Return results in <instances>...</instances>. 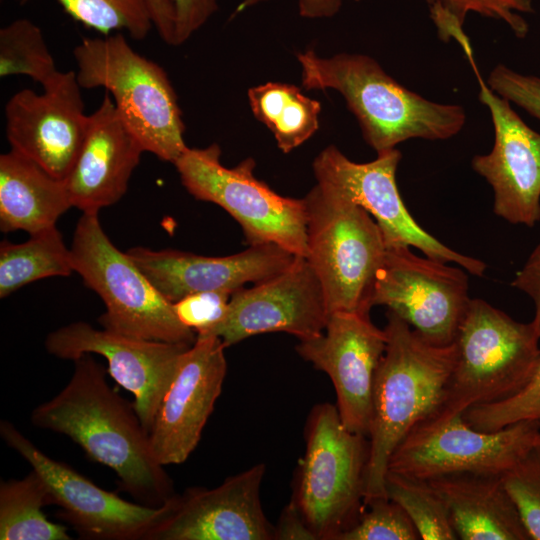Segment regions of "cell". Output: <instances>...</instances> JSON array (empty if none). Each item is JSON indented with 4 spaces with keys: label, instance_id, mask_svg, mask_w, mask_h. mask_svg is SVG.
Returning <instances> with one entry per match:
<instances>
[{
    "label": "cell",
    "instance_id": "obj_22",
    "mask_svg": "<svg viewBox=\"0 0 540 540\" xmlns=\"http://www.w3.org/2000/svg\"><path fill=\"white\" fill-rule=\"evenodd\" d=\"M143 152L106 92L99 107L88 116L81 150L65 180L72 206L83 213H98L118 202Z\"/></svg>",
    "mask_w": 540,
    "mask_h": 540
},
{
    "label": "cell",
    "instance_id": "obj_33",
    "mask_svg": "<svg viewBox=\"0 0 540 540\" xmlns=\"http://www.w3.org/2000/svg\"><path fill=\"white\" fill-rule=\"evenodd\" d=\"M413 522L396 502L378 498L369 502L357 521L337 540H418Z\"/></svg>",
    "mask_w": 540,
    "mask_h": 540
},
{
    "label": "cell",
    "instance_id": "obj_34",
    "mask_svg": "<svg viewBox=\"0 0 540 540\" xmlns=\"http://www.w3.org/2000/svg\"><path fill=\"white\" fill-rule=\"evenodd\" d=\"M217 9L218 0H151L154 27L172 46L186 42Z\"/></svg>",
    "mask_w": 540,
    "mask_h": 540
},
{
    "label": "cell",
    "instance_id": "obj_9",
    "mask_svg": "<svg viewBox=\"0 0 540 540\" xmlns=\"http://www.w3.org/2000/svg\"><path fill=\"white\" fill-rule=\"evenodd\" d=\"M174 166L192 196L217 204L239 223L249 246L274 244L306 257L304 198L282 196L257 179L253 158L227 168L221 162V148L213 143L188 147Z\"/></svg>",
    "mask_w": 540,
    "mask_h": 540
},
{
    "label": "cell",
    "instance_id": "obj_18",
    "mask_svg": "<svg viewBox=\"0 0 540 540\" xmlns=\"http://www.w3.org/2000/svg\"><path fill=\"white\" fill-rule=\"evenodd\" d=\"M327 319L321 283L307 259L297 256L280 273L233 292L226 317L210 335L226 348L268 332L305 340L322 334Z\"/></svg>",
    "mask_w": 540,
    "mask_h": 540
},
{
    "label": "cell",
    "instance_id": "obj_27",
    "mask_svg": "<svg viewBox=\"0 0 540 540\" xmlns=\"http://www.w3.org/2000/svg\"><path fill=\"white\" fill-rule=\"evenodd\" d=\"M74 271L71 250L56 226L30 235L26 242L0 244V297L33 281L69 276Z\"/></svg>",
    "mask_w": 540,
    "mask_h": 540
},
{
    "label": "cell",
    "instance_id": "obj_41",
    "mask_svg": "<svg viewBox=\"0 0 540 540\" xmlns=\"http://www.w3.org/2000/svg\"><path fill=\"white\" fill-rule=\"evenodd\" d=\"M148 2H149V5H150V4H151V0H148Z\"/></svg>",
    "mask_w": 540,
    "mask_h": 540
},
{
    "label": "cell",
    "instance_id": "obj_29",
    "mask_svg": "<svg viewBox=\"0 0 540 540\" xmlns=\"http://www.w3.org/2000/svg\"><path fill=\"white\" fill-rule=\"evenodd\" d=\"M385 490L387 497L407 513L421 539H458L447 506L429 481L388 471Z\"/></svg>",
    "mask_w": 540,
    "mask_h": 540
},
{
    "label": "cell",
    "instance_id": "obj_1",
    "mask_svg": "<svg viewBox=\"0 0 540 540\" xmlns=\"http://www.w3.org/2000/svg\"><path fill=\"white\" fill-rule=\"evenodd\" d=\"M73 362L69 382L33 409L32 424L69 437L91 460L112 469L120 489L139 503L166 504L176 494L173 481L156 460L134 403L108 384L107 369L91 354Z\"/></svg>",
    "mask_w": 540,
    "mask_h": 540
},
{
    "label": "cell",
    "instance_id": "obj_24",
    "mask_svg": "<svg viewBox=\"0 0 540 540\" xmlns=\"http://www.w3.org/2000/svg\"><path fill=\"white\" fill-rule=\"evenodd\" d=\"M73 207L65 181L11 150L0 156V229L33 235Z\"/></svg>",
    "mask_w": 540,
    "mask_h": 540
},
{
    "label": "cell",
    "instance_id": "obj_36",
    "mask_svg": "<svg viewBox=\"0 0 540 540\" xmlns=\"http://www.w3.org/2000/svg\"><path fill=\"white\" fill-rule=\"evenodd\" d=\"M232 292L192 293L172 303L179 321L196 333L208 336L226 317Z\"/></svg>",
    "mask_w": 540,
    "mask_h": 540
},
{
    "label": "cell",
    "instance_id": "obj_19",
    "mask_svg": "<svg viewBox=\"0 0 540 540\" xmlns=\"http://www.w3.org/2000/svg\"><path fill=\"white\" fill-rule=\"evenodd\" d=\"M266 466L258 463L214 488L175 494L164 518L145 540H273L261 503Z\"/></svg>",
    "mask_w": 540,
    "mask_h": 540
},
{
    "label": "cell",
    "instance_id": "obj_14",
    "mask_svg": "<svg viewBox=\"0 0 540 540\" xmlns=\"http://www.w3.org/2000/svg\"><path fill=\"white\" fill-rule=\"evenodd\" d=\"M463 53L478 81L479 101L488 108L494 127L491 151L474 156L472 168L492 187L497 216L533 227L540 221V133L485 83L473 49Z\"/></svg>",
    "mask_w": 540,
    "mask_h": 540
},
{
    "label": "cell",
    "instance_id": "obj_32",
    "mask_svg": "<svg viewBox=\"0 0 540 540\" xmlns=\"http://www.w3.org/2000/svg\"><path fill=\"white\" fill-rule=\"evenodd\" d=\"M462 417L481 431H497L525 421L540 423V358L532 376L518 392L497 402L473 406Z\"/></svg>",
    "mask_w": 540,
    "mask_h": 540
},
{
    "label": "cell",
    "instance_id": "obj_23",
    "mask_svg": "<svg viewBox=\"0 0 540 540\" xmlns=\"http://www.w3.org/2000/svg\"><path fill=\"white\" fill-rule=\"evenodd\" d=\"M429 483L445 502L462 540H530L501 475L456 473Z\"/></svg>",
    "mask_w": 540,
    "mask_h": 540
},
{
    "label": "cell",
    "instance_id": "obj_39",
    "mask_svg": "<svg viewBox=\"0 0 540 540\" xmlns=\"http://www.w3.org/2000/svg\"><path fill=\"white\" fill-rule=\"evenodd\" d=\"M275 540H317L302 513L291 499L274 526Z\"/></svg>",
    "mask_w": 540,
    "mask_h": 540
},
{
    "label": "cell",
    "instance_id": "obj_7",
    "mask_svg": "<svg viewBox=\"0 0 540 540\" xmlns=\"http://www.w3.org/2000/svg\"><path fill=\"white\" fill-rule=\"evenodd\" d=\"M305 442L291 499L317 540H337L365 509L369 439L344 426L337 406L320 403L308 415Z\"/></svg>",
    "mask_w": 540,
    "mask_h": 540
},
{
    "label": "cell",
    "instance_id": "obj_30",
    "mask_svg": "<svg viewBox=\"0 0 540 540\" xmlns=\"http://www.w3.org/2000/svg\"><path fill=\"white\" fill-rule=\"evenodd\" d=\"M57 70L41 29L20 18L0 29V76H28L43 85Z\"/></svg>",
    "mask_w": 540,
    "mask_h": 540
},
{
    "label": "cell",
    "instance_id": "obj_42",
    "mask_svg": "<svg viewBox=\"0 0 540 540\" xmlns=\"http://www.w3.org/2000/svg\"><path fill=\"white\" fill-rule=\"evenodd\" d=\"M18 1H20V3L22 2V0H18Z\"/></svg>",
    "mask_w": 540,
    "mask_h": 540
},
{
    "label": "cell",
    "instance_id": "obj_5",
    "mask_svg": "<svg viewBox=\"0 0 540 540\" xmlns=\"http://www.w3.org/2000/svg\"><path fill=\"white\" fill-rule=\"evenodd\" d=\"M306 259L325 296L328 316L369 313L386 244L372 216L334 187L317 182L304 197Z\"/></svg>",
    "mask_w": 540,
    "mask_h": 540
},
{
    "label": "cell",
    "instance_id": "obj_25",
    "mask_svg": "<svg viewBox=\"0 0 540 540\" xmlns=\"http://www.w3.org/2000/svg\"><path fill=\"white\" fill-rule=\"evenodd\" d=\"M253 115L272 132L278 148L289 153L319 128L321 104L295 85L267 82L248 90Z\"/></svg>",
    "mask_w": 540,
    "mask_h": 540
},
{
    "label": "cell",
    "instance_id": "obj_16",
    "mask_svg": "<svg viewBox=\"0 0 540 540\" xmlns=\"http://www.w3.org/2000/svg\"><path fill=\"white\" fill-rule=\"evenodd\" d=\"M38 94L23 89L5 105L6 136L14 150L65 181L88 124L76 72L58 71Z\"/></svg>",
    "mask_w": 540,
    "mask_h": 540
},
{
    "label": "cell",
    "instance_id": "obj_12",
    "mask_svg": "<svg viewBox=\"0 0 540 540\" xmlns=\"http://www.w3.org/2000/svg\"><path fill=\"white\" fill-rule=\"evenodd\" d=\"M0 435L40 475L50 504L61 508L59 518L81 538L145 540L169 510L171 499L162 506H148L97 486L66 463L46 455L8 420H1Z\"/></svg>",
    "mask_w": 540,
    "mask_h": 540
},
{
    "label": "cell",
    "instance_id": "obj_26",
    "mask_svg": "<svg viewBox=\"0 0 540 540\" xmlns=\"http://www.w3.org/2000/svg\"><path fill=\"white\" fill-rule=\"evenodd\" d=\"M50 504L46 485L31 470L21 479L0 482L1 540H70L63 524L50 521L43 507Z\"/></svg>",
    "mask_w": 540,
    "mask_h": 540
},
{
    "label": "cell",
    "instance_id": "obj_31",
    "mask_svg": "<svg viewBox=\"0 0 540 540\" xmlns=\"http://www.w3.org/2000/svg\"><path fill=\"white\" fill-rule=\"evenodd\" d=\"M56 1L75 21L103 35L125 30L133 39L141 40L154 26L148 0Z\"/></svg>",
    "mask_w": 540,
    "mask_h": 540
},
{
    "label": "cell",
    "instance_id": "obj_38",
    "mask_svg": "<svg viewBox=\"0 0 540 540\" xmlns=\"http://www.w3.org/2000/svg\"><path fill=\"white\" fill-rule=\"evenodd\" d=\"M511 285L524 292L533 301L534 318L531 322L540 337V242L517 272Z\"/></svg>",
    "mask_w": 540,
    "mask_h": 540
},
{
    "label": "cell",
    "instance_id": "obj_35",
    "mask_svg": "<svg viewBox=\"0 0 540 540\" xmlns=\"http://www.w3.org/2000/svg\"><path fill=\"white\" fill-rule=\"evenodd\" d=\"M530 540H540V448L501 475Z\"/></svg>",
    "mask_w": 540,
    "mask_h": 540
},
{
    "label": "cell",
    "instance_id": "obj_17",
    "mask_svg": "<svg viewBox=\"0 0 540 540\" xmlns=\"http://www.w3.org/2000/svg\"><path fill=\"white\" fill-rule=\"evenodd\" d=\"M387 335L369 313L335 312L322 334L299 340L297 353L325 372L336 392L337 410L344 426L368 437L377 368L385 352Z\"/></svg>",
    "mask_w": 540,
    "mask_h": 540
},
{
    "label": "cell",
    "instance_id": "obj_20",
    "mask_svg": "<svg viewBox=\"0 0 540 540\" xmlns=\"http://www.w3.org/2000/svg\"><path fill=\"white\" fill-rule=\"evenodd\" d=\"M225 345L214 335L196 336L183 354L149 431L156 460L184 463L197 447L227 373Z\"/></svg>",
    "mask_w": 540,
    "mask_h": 540
},
{
    "label": "cell",
    "instance_id": "obj_28",
    "mask_svg": "<svg viewBox=\"0 0 540 540\" xmlns=\"http://www.w3.org/2000/svg\"><path fill=\"white\" fill-rule=\"evenodd\" d=\"M438 37L454 40L462 50L471 46L464 31L467 15L475 13L505 23L518 38H524L529 25L522 14L533 13L532 0H427Z\"/></svg>",
    "mask_w": 540,
    "mask_h": 540
},
{
    "label": "cell",
    "instance_id": "obj_10",
    "mask_svg": "<svg viewBox=\"0 0 540 540\" xmlns=\"http://www.w3.org/2000/svg\"><path fill=\"white\" fill-rule=\"evenodd\" d=\"M538 446V422L481 431L459 414L412 429L392 453L387 472L421 480L456 473L502 475Z\"/></svg>",
    "mask_w": 540,
    "mask_h": 540
},
{
    "label": "cell",
    "instance_id": "obj_15",
    "mask_svg": "<svg viewBox=\"0 0 540 540\" xmlns=\"http://www.w3.org/2000/svg\"><path fill=\"white\" fill-rule=\"evenodd\" d=\"M190 346L129 337L96 329L84 321L62 326L45 339L47 352L60 359L74 361L83 354L103 356L108 363L107 373L134 396V406L148 432Z\"/></svg>",
    "mask_w": 540,
    "mask_h": 540
},
{
    "label": "cell",
    "instance_id": "obj_37",
    "mask_svg": "<svg viewBox=\"0 0 540 540\" xmlns=\"http://www.w3.org/2000/svg\"><path fill=\"white\" fill-rule=\"evenodd\" d=\"M487 84L495 93L540 120V76L499 64L490 72Z\"/></svg>",
    "mask_w": 540,
    "mask_h": 540
},
{
    "label": "cell",
    "instance_id": "obj_3",
    "mask_svg": "<svg viewBox=\"0 0 540 540\" xmlns=\"http://www.w3.org/2000/svg\"><path fill=\"white\" fill-rule=\"evenodd\" d=\"M296 57L302 86L338 91L357 118L365 141L377 153L413 138L449 139L466 123L462 106L422 97L398 83L367 55L340 53L323 58L307 49Z\"/></svg>",
    "mask_w": 540,
    "mask_h": 540
},
{
    "label": "cell",
    "instance_id": "obj_2",
    "mask_svg": "<svg viewBox=\"0 0 540 540\" xmlns=\"http://www.w3.org/2000/svg\"><path fill=\"white\" fill-rule=\"evenodd\" d=\"M385 352L376 371L364 506L388 498V461L402 440L440 408L456 359L455 341L434 345L394 312L386 313Z\"/></svg>",
    "mask_w": 540,
    "mask_h": 540
},
{
    "label": "cell",
    "instance_id": "obj_43",
    "mask_svg": "<svg viewBox=\"0 0 540 540\" xmlns=\"http://www.w3.org/2000/svg\"><path fill=\"white\" fill-rule=\"evenodd\" d=\"M539 448H540V446H539Z\"/></svg>",
    "mask_w": 540,
    "mask_h": 540
},
{
    "label": "cell",
    "instance_id": "obj_6",
    "mask_svg": "<svg viewBox=\"0 0 540 540\" xmlns=\"http://www.w3.org/2000/svg\"><path fill=\"white\" fill-rule=\"evenodd\" d=\"M539 339L532 322H518L482 299H471L455 339L443 402L428 420L443 421L518 392L539 361Z\"/></svg>",
    "mask_w": 540,
    "mask_h": 540
},
{
    "label": "cell",
    "instance_id": "obj_4",
    "mask_svg": "<svg viewBox=\"0 0 540 540\" xmlns=\"http://www.w3.org/2000/svg\"><path fill=\"white\" fill-rule=\"evenodd\" d=\"M73 56L81 88L103 87L145 152L174 164L188 147L177 95L165 70L137 53L121 33L83 38Z\"/></svg>",
    "mask_w": 540,
    "mask_h": 540
},
{
    "label": "cell",
    "instance_id": "obj_21",
    "mask_svg": "<svg viewBox=\"0 0 540 540\" xmlns=\"http://www.w3.org/2000/svg\"><path fill=\"white\" fill-rule=\"evenodd\" d=\"M129 258L169 302L192 293L229 291L258 283L286 269L297 257L274 245L249 246L222 257H208L174 249L133 247Z\"/></svg>",
    "mask_w": 540,
    "mask_h": 540
},
{
    "label": "cell",
    "instance_id": "obj_13",
    "mask_svg": "<svg viewBox=\"0 0 540 540\" xmlns=\"http://www.w3.org/2000/svg\"><path fill=\"white\" fill-rule=\"evenodd\" d=\"M400 160V151L393 148L377 153L373 161L357 163L331 145L316 156L313 170L317 182L334 187L372 216L386 247L412 246L430 258L456 263L475 276H483L487 268L483 261L449 248L412 218L396 183Z\"/></svg>",
    "mask_w": 540,
    "mask_h": 540
},
{
    "label": "cell",
    "instance_id": "obj_11",
    "mask_svg": "<svg viewBox=\"0 0 540 540\" xmlns=\"http://www.w3.org/2000/svg\"><path fill=\"white\" fill-rule=\"evenodd\" d=\"M471 298L468 277L446 262L418 256L409 246H387L371 296L428 342L452 344Z\"/></svg>",
    "mask_w": 540,
    "mask_h": 540
},
{
    "label": "cell",
    "instance_id": "obj_8",
    "mask_svg": "<svg viewBox=\"0 0 540 540\" xmlns=\"http://www.w3.org/2000/svg\"><path fill=\"white\" fill-rule=\"evenodd\" d=\"M74 271L103 300L98 322L121 335L192 345L196 333L177 318L173 305L105 234L98 213H83L70 247Z\"/></svg>",
    "mask_w": 540,
    "mask_h": 540
},
{
    "label": "cell",
    "instance_id": "obj_40",
    "mask_svg": "<svg viewBox=\"0 0 540 540\" xmlns=\"http://www.w3.org/2000/svg\"><path fill=\"white\" fill-rule=\"evenodd\" d=\"M266 1L270 0H242L233 16ZM297 2L300 16L308 19H323L335 16L340 11L343 0H297Z\"/></svg>",
    "mask_w": 540,
    "mask_h": 540
}]
</instances>
